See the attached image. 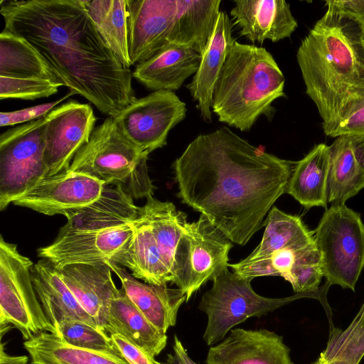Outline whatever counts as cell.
Segmentation results:
<instances>
[{
  "mask_svg": "<svg viewBox=\"0 0 364 364\" xmlns=\"http://www.w3.org/2000/svg\"><path fill=\"white\" fill-rule=\"evenodd\" d=\"M172 166L182 203L242 246L264 225L294 168L226 127L196 136Z\"/></svg>",
  "mask_w": 364,
  "mask_h": 364,
  "instance_id": "6da1fadb",
  "label": "cell"
},
{
  "mask_svg": "<svg viewBox=\"0 0 364 364\" xmlns=\"http://www.w3.org/2000/svg\"><path fill=\"white\" fill-rule=\"evenodd\" d=\"M4 29L30 43L60 82L115 117L134 101L124 67L90 18L83 0L1 1Z\"/></svg>",
  "mask_w": 364,
  "mask_h": 364,
  "instance_id": "7a4b0ae2",
  "label": "cell"
},
{
  "mask_svg": "<svg viewBox=\"0 0 364 364\" xmlns=\"http://www.w3.org/2000/svg\"><path fill=\"white\" fill-rule=\"evenodd\" d=\"M306 92L331 136L364 105V33L353 21L326 11L296 53Z\"/></svg>",
  "mask_w": 364,
  "mask_h": 364,
  "instance_id": "3957f363",
  "label": "cell"
},
{
  "mask_svg": "<svg viewBox=\"0 0 364 364\" xmlns=\"http://www.w3.org/2000/svg\"><path fill=\"white\" fill-rule=\"evenodd\" d=\"M284 83L266 48L235 41L213 90L212 112L219 122L249 131L260 116L273 115V102L285 96Z\"/></svg>",
  "mask_w": 364,
  "mask_h": 364,
  "instance_id": "277c9868",
  "label": "cell"
},
{
  "mask_svg": "<svg viewBox=\"0 0 364 364\" xmlns=\"http://www.w3.org/2000/svg\"><path fill=\"white\" fill-rule=\"evenodd\" d=\"M149 154L130 141L108 116L95 127L69 170L119 188L133 200L146 199L155 188L147 166Z\"/></svg>",
  "mask_w": 364,
  "mask_h": 364,
  "instance_id": "5b68a950",
  "label": "cell"
},
{
  "mask_svg": "<svg viewBox=\"0 0 364 364\" xmlns=\"http://www.w3.org/2000/svg\"><path fill=\"white\" fill-rule=\"evenodd\" d=\"M323 277L330 285L355 291L364 267V224L345 204H332L314 230Z\"/></svg>",
  "mask_w": 364,
  "mask_h": 364,
  "instance_id": "8992f818",
  "label": "cell"
},
{
  "mask_svg": "<svg viewBox=\"0 0 364 364\" xmlns=\"http://www.w3.org/2000/svg\"><path fill=\"white\" fill-rule=\"evenodd\" d=\"M251 281L226 269L202 296L198 308L207 315L203 338L208 346L223 341L235 326L247 318L266 315L304 295L297 294L279 299L264 297L253 290Z\"/></svg>",
  "mask_w": 364,
  "mask_h": 364,
  "instance_id": "52a82bcc",
  "label": "cell"
},
{
  "mask_svg": "<svg viewBox=\"0 0 364 364\" xmlns=\"http://www.w3.org/2000/svg\"><path fill=\"white\" fill-rule=\"evenodd\" d=\"M32 261L15 244L0 238V326L11 325L28 341L42 332L58 335L31 279Z\"/></svg>",
  "mask_w": 364,
  "mask_h": 364,
  "instance_id": "ba28073f",
  "label": "cell"
},
{
  "mask_svg": "<svg viewBox=\"0 0 364 364\" xmlns=\"http://www.w3.org/2000/svg\"><path fill=\"white\" fill-rule=\"evenodd\" d=\"M232 247V242L203 215L187 223L175 250L171 282L184 293L186 302L228 269Z\"/></svg>",
  "mask_w": 364,
  "mask_h": 364,
  "instance_id": "9c48e42d",
  "label": "cell"
},
{
  "mask_svg": "<svg viewBox=\"0 0 364 364\" xmlns=\"http://www.w3.org/2000/svg\"><path fill=\"white\" fill-rule=\"evenodd\" d=\"M47 115L0 136V210L46 177L44 161Z\"/></svg>",
  "mask_w": 364,
  "mask_h": 364,
  "instance_id": "30bf717a",
  "label": "cell"
},
{
  "mask_svg": "<svg viewBox=\"0 0 364 364\" xmlns=\"http://www.w3.org/2000/svg\"><path fill=\"white\" fill-rule=\"evenodd\" d=\"M186 105L173 91L157 90L112 117L124 136L149 153L167 143L169 132L186 116Z\"/></svg>",
  "mask_w": 364,
  "mask_h": 364,
  "instance_id": "8fae6325",
  "label": "cell"
},
{
  "mask_svg": "<svg viewBox=\"0 0 364 364\" xmlns=\"http://www.w3.org/2000/svg\"><path fill=\"white\" fill-rule=\"evenodd\" d=\"M133 236L132 223L107 230L58 234L52 244L38 250V255L57 269L109 261L125 268Z\"/></svg>",
  "mask_w": 364,
  "mask_h": 364,
  "instance_id": "7c38bea8",
  "label": "cell"
},
{
  "mask_svg": "<svg viewBox=\"0 0 364 364\" xmlns=\"http://www.w3.org/2000/svg\"><path fill=\"white\" fill-rule=\"evenodd\" d=\"M44 161L47 176L69 170L77 152L90 139L96 117L88 104L70 100L48 114Z\"/></svg>",
  "mask_w": 364,
  "mask_h": 364,
  "instance_id": "4fadbf2b",
  "label": "cell"
},
{
  "mask_svg": "<svg viewBox=\"0 0 364 364\" xmlns=\"http://www.w3.org/2000/svg\"><path fill=\"white\" fill-rule=\"evenodd\" d=\"M105 185L90 176L68 170L45 177L12 203L46 215L68 218L95 200Z\"/></svg>",
  "mask_w": 364,
  "mask_h": 364,
  "instance_id": "5bb4252c",
  "label": "cell"
},
{
  "mask_svg": "<svg viewBox=\"0 0 364 364\" xmlns=\"http://www.w3.org/2000/svg\"><path fill=\"white\" fill-rule=\"evenodd\" d=\"M176 0H127L132 65L143 63L170 43Z\"/></svg>",
  "mask_w": 364,
  "mask_h": 364,
  "instance_id": "9a60e30c",
  "label": "cell"
},
{
  "mask_svg": "<svg viewBox=\"0 0 364 364\" xmlns=\"http://www.w3.org/2000/svg\"><path fill=\"white\" fill-rule=\"evenodd\" d=\"M206 364H294L283 337L267 329L232 328L208 352Z\"/></svg>",
  "mask_w": 364,
  "mask_h": 364,
  "instance_id": "2e32d148",
  "label": "cell"
},
{
  "mask_svg": "<svg viewBox=\"0 0 364 364\" xmlns=\"http://www.w3.org/2000/svg\"><path fill=\"white\" fill-rule=\"evenodd\" d=\"M57 270L98 328L105 332L110 303L118 290L108 264H73Z\"/></svg>",
  "mask_w": 364,
  "mask_h": 364,
  "instance_id": "e0dca14e",
  "label": "cell"
},
{
  "mask_svg": "<svg viewBox=\"0 0 364 364\" xmlns=\"http://www.w3.org/2000/svg\"><path fill=\"white\" fill-rule=\"evenodd\" d=\"M230 14L240 35L262 43L289 38L298 26L290 5L284 0H235Z\"/></svg>",
  "mask_w": 364,
  "mask_h": 364,
  "instance_id": "ac0fdd59",
  "label": "cell"
},
{
  "mask_svg": "<svg viewBox=\"0 0 364 364\" xmlns=\"http://www.w3.org/2000/svg\"><path fill=\"white\" fill-rule=\"evenodd\" d=\"M105 262L119 278L128 298L154 326L166 333L176 324L178 309L186 300L181 289L141 282L124 267Z\"/></svg>",
  "mask_w": 364,
  "mask_h": 364,
  "instance_id": "d6986e66",
  "label": "cell"
},
{
  "mask_svg": "<svg viewBox=\"0 0 364 364\" xmlns=\"http://www.w3.org/2000/svg\"><path fill=\"white\" fill-rule=\"evenodd\" d=\"M232 26L227 13L220 11L211 38L201 54L198 69L186 86L206 122L212 121L213 90L229 50L235 41L232 34Z\"/></svg>",
  "mask_w": 364,
  "mask_h": 364,
  "instance_id": "ffe728a7",
  "label": "cell"
},
{
  "mask_svg": "<svg viewBox=\"0 0 364 364\" xmlns=\"http://www.w3.org/2000/svg\"><path fill=\"white\" fill-rule=\"evenodd\" d=\"M201 55L193 48L169 43L149 60L136 65L132 75L154 91L178 90L197 72Z\"/></svg>",
  "mask_w": 364,
  "mask_h": 364,
  "instance_id": "44dd1931",
  "label": "cell"
},
{
  "mask_svg": "<svg viewBox=\"0 0 364 364\" xmlns=\"http://www.w3.org/2000/svg\"><path fill=\"white\" fill-rule=\"evenodd\" d=\"M327 202L345 204L364 188V143L341 135L329 146Z\"/></svg>",
  "mask_w": 364,
  "mask_h": 364,
  "instance_id": "7402d4cb",
  "label": "cell"
},
{
  "mask_svg": "<svg viewBox=\"0 0 364 364\" xmlns=\"http://www.w3.org/2000/svg\"><path fill=\"white\" fill-rule=\"evenodd\" d=\"M119 188L105 185L100 196L90 204L70 214L58 234L96 231L131 224L139 207Z\"/></svg>",
  "mask_w": 364,
  "mask_h": 364,
  "instance_id": "603a6c76",
  "label": "cell"
},
{
  "mask_svg": "<svg viewBox=\"0 0 364 364\" xmlns=\"http://www.w3.org/2000/svg\"><path fill=\"white\" fill-rule=\"evenodd\" d=\"M31 279L42 308L57 331L60 323L66 319L80 320L98 328L48 259L33 264Z\"/></svg>",
  "mask_w": 364,
  "mask_h": 364,
  "instance_id": "cb8c5ba5",
  "label": "cell"
},
{
  "mask_svg": "<svg viewBox=\"0 0 364 364\" xmlns=\"http://www.w3.org/2000/svg\"><path fill=\"white\" fill-rule=\"evenodd\" d=\"M105 332L123 336L153 358L165 348L168 338L166 333L141 313L122 288L111 301Z\"/></svg>",
  "mask_w": 364,
  "mask_h": 364,
  "instance_id": "d4e9b609",
  "label": "cell"
},
{
  "mask_svg": "<svg viewBox=\"0 0 364 364\" xmlns=\"http://www.w3.org/2000/svg\"><path fill=\"white\" fill-rule=\"evenodd\" d=\"M221 0H176L170 43L200 53L207 47L220 13Z\"/></svg>",
  "mask_w": 364,
  "mask_h": 364,
  "instance_id": "484cf974",
  "label": "cell"
},
{
  "mask_svg": "<svg viewBox=\"0 0 364 364\" xmlns=\"http://www.w3.org/2000/svg\"><path fill=\"white\" fill-rule=\"evenodd\" d=\"M329 158V146L321 143L296 162L293 168L286 193L306 208L327 206Z\"/></svg>",
  "mask_w": 364,
  "mask_h": 364,
  "instance_id": "4316f807",
  "label": "cell"
},
{
  "mask_svg": "<svg viewBox=\"0 0 364 364\" xmlns=\"http://www.w3.org/2000/svg\"><path fill=\"white\" fill-rule=\"evenodd\" d=\"M132 224L134 236L127 268L132 271L134 277L144 283L167 285L171 282V269L166 263L150 226L139 213Z\"/></svg>",
  "mask_w": 364,
  "mask_h": 364,
  "instance_id": "83f0119b",
  "label": "cell"
},
{
  "mask_svg": "<svg viewBox=\"0 0 364 364\" xmlns=\"http://www.w3.org/2000/svg\"><path fill=\"white\" fill-rule=\"evenodd\" d=\"M262 239L245 259L262 258L277 251L299 250L315 242L314 231L309 230L300 217L272 206L264 220Z\"/></svg>",
  "mask_w": 364,
  "mask_h": 364,
  "instance_id": "f1b7e54d",
  "label": "cell"
},
{
  "mask_svg": "<svg viewBox=\"0 0 364 364\" xmlns=\"http://www.w3.org/2000/svg\"><path fill=\"white\" fill-rule=\"evenodd\" d=\"M31 364H129L123 358L73 346L58 335L42 332L25 341Z\"/></svg>",
  "mask_w": 364,
  "mask_h": 364,
  "instance_id": "f546056e",
  "label": "cell"
},
{
  "mask_svg": "<svg viewBox=\"0 0 364 364\" xmlns=\"http://www.w3.org/2000/svg\"><path fill=\"white\" fill-rule=\"evenodd\" d=\"M87 13L122 65L130 68L127 0H83Z\"/></svg>",
  "mask_w": 364,
  "mask_h": 364,
  "instance_id": "4dcf8cb0",
  "label": "cell"
},
{
  "mask_svg": "<svg viewBox=\"0 0 364 364\" xmlns=\"http://www.w3.org/2000/svg\"><path fill=\"white\" fill-rule=\"evenodd\" d=\"M0 76L60 82L30 43L5 29L0 33Z\"/></svg>",
  "mask_w": 364,
  "mask_h": 364,
  "instance_id": "1f68e13d",
  "label": "cell"
},
{
  "mask_svg": "<svg viewBox=\"0 0 364 364\" xmlns=\"http://www.w3.org/2000/svg\"><path fill=\"white\" fill-rule=\"evenodd\" d=\"M364 357V302L344 330L331 328L326 348L311 364H359Z\"/></svg>",
  "mask_w": 364,
  "mask_h": 364,
  "instance_id": "d6a6232c",
  "label": "cell"
},
{
  "mask_svg": "<svg viewBox=\"0 0 364 364\" xmlns=\"http://www.w3.org/2000/svg\"><path fill=\"white\" fill-rule=\"evenodd\" d=\"M323 277L321 257L314 242L297 251L284 279L295 293L305 294L316 291Z\"/></svg>",
  "mask_w": 364,
  "mask_h": 364,
  "instance_id": "836d02e7",
  "label": "cell"
},
{
  "mask_svg": "<svg viewBox=\"0 0 364 364\" xmlns=\"http://www.w3.org/2000/svg\"><path fill=\"white\" fill-rule=\"evenodd\" d=\"M58 336L75 347L121 356L111 343L105 332L77 319H66L60 323Z\"/></svg>",
  "mask_w": 364,
  "mask_h": 364,
  "instance_id": "e575fe53",
  "label": "cell"
},
{
  "mask_svg": "<svg viewBox=\"0 0 364 364\" xmlns=\"http://www.w3.org/2000/svg\"><path fill=\"white\" fill-rule=\"evenodd\" d=\"M63 83L38 78L0 76V99L34 100L58 92Z\"/></svg>",
  "mask_w": 364,
  "mask_h": 364,
  "instance_id": "d590c367",
  "label": "cell"
},
{
  "mask_svg": "<svg viewBox=\"0 0 364 364\" xmlns=\"http://www.w3.org/2000/svg\"><path fill=\"white\" fill-rule=\"evenodd\" d=\"M73 95L75 94L70 92L68 94L63 96V97L53 102L38 105L13 112H0V126H13L26 122H30L43 117L52 111L57 105Z\"/></svg>",
  "mask_w": 364,
  "mask_h": 364,
  "instance_id": "8d00e7d4",
  "label": "cell"
},
{
  "mask_svg": "<svg viewBox=\"0 0 364 364\" xmlns=\"http://www.w3.org/2000/svg\"><path fill=\"white\" fill-rule=\"evenodd\" d=\"M109 336L114 349L129 364H155L154 358L123 336L117 333Z\"/></svg>",
  "mask_w": 364,
  "mask_h": 364,
  "instance_id": "74e56055",
  "label": "cell"
},
{
  "mask_svg": "<svg viewBox=\"0 0 364 364\" xmlns=\"http://www.w3.org/2000/svg\"><path fill=\"white\" fill-rule=\"evenodd\" d=\"M325 4L326 11L349 18L364 33V0H328Z\"/></svg>",
  "mask_w": 364,
  "mask_h": 364,
  "instance_id": "f35d334b",
  "label": "cell"
},
{
  "mask_svg": "<svg viewBox=\"0 0 364 364\" xmlns=\"http://www.w3.org/2000/svg\"><path fill=\"white\" fill-rule=\"evenodd\" d=\"M348 135L364 143V105L348 116L337 128L331 137Z\"/></svg>",
  "mask_w": 364,
  "mask_h": 364,
  "instance_id": "ab89813d",
  "label": "cell"
},
{
  "mask_svg": "<svg viewBox=\"0 0 364 364\" xmlns=\"http://www.w3.org/2000/svg\"><path fill=\"white\" fill-rule=\"evenodd\" d=\"M155 364H198L194 362L182 344L179 338L174 336V343L173 345V352L167 355L165 362H158L155 360Z\"/></svg>",
  "mask_w": 364,
  "mask_h": 364,
  "instance_id": "60d3db41",
  "label": "cell"
},
{
  "mask_svg": "<svg viewBox=\"0 0 364 364\" xmlns=\"http://www.w3.org/2000/svg\"><path fill=\"white\" fill-rule=\"evenodd\" d=\"M0 364H27L28 355H11L4 351L2 338H1Z\"/></svg>",
  "mask_w": 364,
  "mask_h": 364,
  "instance_id": "b9f144b4",
  "label": "cell"
}]
</instances>
